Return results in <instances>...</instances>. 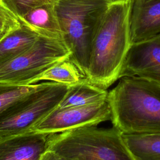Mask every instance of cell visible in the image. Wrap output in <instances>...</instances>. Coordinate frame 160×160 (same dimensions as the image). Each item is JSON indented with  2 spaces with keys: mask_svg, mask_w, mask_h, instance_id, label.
Instances as JSON below:
<instances>
[{
  "mask_svg": "<svg viewBox=\"0 0 160 160\" xmlns=\"http://www.w3.org/2000/svg\"><path fill=\"white\" fill-rule=\"evenodd\" d=\"M131 0L111 3L99 22L91 40L86 79L104 89L119 79L131 45Z\"/></svg>",
  "mask_w": 160,
  "mask_h": 160,
  "instance_id": "6da1fadb",
  "label": "cell"
},
{
  "mask_svg": "<svg viewBox=\"0 0 160 160\" xmlns=\"http://www.w3.org/2000/svg\"><path fill=\"white\" fill-rule=\"evenodd\" d=\"M108 92L113 127L122 134L160 133V85L124 76Z\"/></svg>",
  "mask_w": 160,
  "mask_h": 160,
  "instance_id": "7a4b0ae2",
  "label": "cell"
},
{
  "mask_svg": "<svg viewBox=\"0 0 160 160\" xmlns=\"http://www.w3.org/2000/svg\"><path fill=\"white\" fill-rule=\"evenodd\" d=\"M110 0H58L54 9L70 59L86 78L91 40Z\"/></svg>",
  "mask_w": 160,
  "mask_h": 160,
  "instance_id": "3957f363",
  "label": "cell"
},
{
  "mask_svg": "<svg viewBox=\"0 0 160 160\" xmlns=\"http://www.w3.org/2000/svg\"><path fill=\"white\" fill-rule=\"evenodd\" d=\"M47 150L70 160H134L114 127L87 126L51 134Z\"/></svg>",
  "mask_w": 160,
  "mask_h": 160,
  "instance_id": "277c9868",
  "label": "cell"
},
{
  "mask_svg": "<svg viewBox=\"0 0 160 160\" xmlns=\"http://www.w3.org/2000/svg\"><path fill=\"white\" fill-rule=\"evenodd\" d=\"M69 87L51 81L39 83L34 91L0 112V136L29 131L59 106Z\"/></svg>",
  "mask_w": 160,
  "mask_h": 160,
  "instance_id": "5b68a950",
  "label": "cell"
},
{
  "mask_svg": "<svg viewBox=\"0 0 160 160\" xmlns=\"http://www.w3.org/2000/svg\"><path fill=\"white\" fill-rule=\"evenodd\" d=\"M70 56L71 52L62 39L39 36L28 51L0 63V83L34 84L46 70Z\"/></svg>",
  "mask_w": 160,
  "mask_h": 160,
  "instance_id": "8992f818",
  "label": "cell"
},
{
  "mask_svg": "<svg viewBox=\"0 0 160 160\" xmlns=\"http://www.w3.org/2000/svg\"><path fill=\"white\" fill-rule=\"evenodd\" d=\"M111 119V109L106 100L91 105L56 108L34 124L30 130L48 134L87 126H96Z\"/></svg>",
  "mask_w": 160,
  "mask_h": 160,
  "instance_id": "52a82bcc",
  "label": "cell"
},
{
  "mask_svg": "<svg viewBox=\"0 0 160 160\" xmlns=\"http://www.w3.org/2000/svg\"><path fill=\"white\" fill-rule=\"evenodd\" d=\"M124 76H138L160 85V34L131 45L119 78Z\"/></svg>",
  "mask_w": 160,
  "mask_h": 160,
  "instance_id": "ba28073f",
  "label": "cell"
},
{
  "mask_svg": "<svg viewBox=\"0 0 160 160\" xmlns=\"http://www.w3.org/2000/svg\"><path fill=\"white\" fill-rule=\"evenodd\" d=\"M51 134L29 130L0 136V160H39Z\"/></svg>",
  "mask_w": 160,
  "mask_h": 160,
  "instance_id": "9c48e42d",
  "label": "cell"
},
{
  "mask_svg": "<svg viewBox=\"0 0 160 160\" xmlns=\"http://www.w3.org/2000/svg\"><path fill=\"white\" fill-rule=\"evenodd\" d=\"M160 34V0H131V44Z\"/></svg>",
  "mask_w": 160,
  "mask_h": 160,
  "instance_id": "30bf717a",
  "label": "cell"
},
{
  "mask_svg": "<svg viewBox=\"0 0 160 160\" xmlns=\"http://www.w3.org/2000/svg\"><path fill=\"white\" fill-rule=\"evenodd\" d=\"M54 5L47 4L38 6L29 11L19 19L39 36L62 39Z\"/></svg>",
  "mask_w": 160,
  "mask_h": 160,
  "instance_id": "8fae6325",
  "label": "cell"
},
{
  "mask_svg": "<svg viewBox=\"0 0 160 160\" xmlns=\"http://www.w3.org/2000/svg\"><path fill=\"white\" fill-rule=\"evenodd\" d=\"M20 22L21 25L18 28L0 40V63L28 51L39 37L36 32Z\"/></svg>",
  "mask_w": 160,
  "mask_h": 160,
  "instance_id": "7c38bea8",
  "label": "cell"
},
{
  "mask_svg": "<svg viewBox=\"0 0 160 160\" xmlns=\"http://www.w3.org/2000/svg\"><path fill=\"white\" fill-rule=\"evenodd\" d=\"M108 92L86 80L71 86L58 108L83 106L107 99Z\"/></svg>",
  "mask_w": 160,
  "mask_h": 160,
  "instance_id": "4fadbf2b",
  "label": "cell"
},
{
  "mask_svg": "<svg viewBox=\"0 0 160 160\" xmlns=\"http://www.w3.org/2000/svg\"><path fill=\"white\" fill-rule=\"evenodd\" d=\"M122 135L134 160H160V133Z\"/></svg>",
  "mask_w": 160,
  "mask_h": 160,
  "instance_id": "5bb4252c",
  "label": "cell"
},
{
  "mask_svg": "<svg viewBox=\"0 0 160 160\" xmlns=\"http://www.w3.org/2000/svg\"><path fill=\"white\" fill-rule=\"evenodd\" d=\"M85 79L77 66L68 58L46 70L36 79L34 84L41 81H49L71 86Z\"/></svg>",
  "mask_w": 160,
  "mask_h": 160,
  "instance_id": "9a60e30c",
  "label": "cell"
},
{
  "mask_svg": "<svg viewBox=\"0 0 160 160\" xmlns=\"http://www.w3.org/2000/svg\"><path fill=\"white\" fill-rule=\"evenodd\" d=\"M39 83L28 86H15L0 83V112L12 103L38 88Z\"/></svg>",
  "mask_w": 160,
  "mask_h": 160,
  "instance_id": "2e32d148",
  "label": "cell"
},
{
  "mask_svg": "<svg viewBox=\"0 0 160 160\" xmlns=\"http://www.w3.org/2000/svg\"><path fill=\"white\" fill-rule=\"evenodd\" d=\"M19 18L31 9L47 4H55L58 0H1Z\"/></svg>",
  "mask_w": 160,
  "mask_h": 160,
  "instance_id": "e0dca14e",
  "label": "cell"
},
{
  "mask_svg": "<svg viewBox=\"0 0 160 160\" xmlns=\"http://www.w3.org/2000/svg\"><path fill=\"white\" fill-rule=\"evenodd\" d=\"M21 25L19 18L0 0V40Z\"/></svg>",
  "mask_w": 160,
  "mask_h": 160,
  "instance_id": "ac0fdd59",
  "label": "cell"
},
{
  "mask_svg": "<svg viewBox=\"0 0 160 160\" xmlns=\"http://www.w3.org/2000/svg\"><path fill=\"white\" fill-rule=\"evenodd\" d=\"M39 160H70L64 158L58 154L51 151L46 150L41 156Z\"/></svg>",
  "mask_w": 160,
  "mask_h": 160,
  "instance_id": "d6986e66",
  "label": "cell"
},
{
  "mask_svg": "<svg viewBox=\"0 0 160 160\" xmlns=\"http://www.w3.org/2000/svg\"><path fill=\"white\" fill-rule=\"evenodd\" d=\"M124 1V0H110L111 2H118V1Z\"/></svg>",
  "mask_w": 160,
  "mask_h": 160,
  "instance_id": "ffe728a7",
  "label": "cell"
}]
</instances>
